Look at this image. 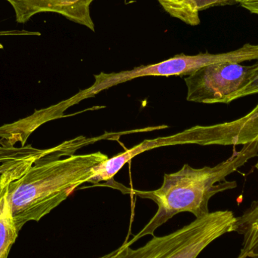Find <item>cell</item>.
<instances>
[{
    "label": "cell",
    "instance_id": "1",
    "mask_svg": "<svg viewBox=\"0 0 258 258\" xmlns=\"http://www.w3.org/2000/svg\"><path fill=\"white\" fill-rule=\"evenodd\" d=\"M101 139L77 137L60 144L58 150L34 162L5 172L7 199L18 230L30 221H40L67 200L83 183H88L95 166L108 159L101 152L74 155L83 147Z\"/></svg>",
    "mask_w": 258,
    "mask_h": 258
},
{
    "label": "cell",
    "instance_id": "2",
    "mask_svg": "<svg viewBox=\"0 0 258 258\" xmlns=\"http://www.w3.org/2000/svg\"><path fill=\"white\" fill-rule=\"evenodd\" d=\"M258 156V139L242 145L239 151L224 162L213 167L195 168L185 164L179 171L165 174L159 189L152 191L128 189L133 195L153 200L158 206L156 212L145 227L124 245L132 244L147 235H154L156 229L181 212H189L196 218L209 213L211 199L220 192L237 187V182L227 180V176L238 171L250 159Z\"/></svg>",
    "mask_w": 258,
    "mask_h": 258
},
{
    "label": "cell",
    "instance_id": "3",
    "mask_svg": "<svg viewBox=\"0 0 258 258\" xmlns=\"http://www.w3.org/2000/svg\"><path fill=\"white\" fill-rule=\"evenodd\" d=\"M236 217L232 211H216L196 218L176 231L153 237L141 248L122 244L99 258H197L218 238L232 233Z\"/></svg>",
    "mask_w": 258,
    "mask_h": 258
},
{
    "label": "cell",
    "instance_id": "4",
    "mask_svg": "<svg viewBox=\"0 0 258 258\" xmlns=\"http://www.w3.org/2000/svg\"><path fill=\"white\" fill-rule=\"evenodd\" d=\"M258 60V45L246 43L241 48L229 52L220 54L200 53L196 55L177 54L168 60L153 64L142 65L130 71L105 74L101 73L94 76L95 83L91 87L80 91L73 96L75 104L83 100L93 98L103 91L114 87L121 83L144 77H183L188 76L197 70L218 63H237Z\"/></svg>",
    "mask_w": 258,
    "mask_h": 258
},
{
    "label": "cell",
    "instance_id": "5",
    "mask_svg": "<svg viewBox=\"0 0 258 258\" xmlns=\"http://www.w3.org/2000/svg\"><path fill=\"white\" fill-rule=\"evenodd\" d=\"M248 66L218 63L197 70L184 78L186 100L201 104H227V100L245 85Z\"/></svg>",
    "mask_w": 258,
    "mask_h": 258
},
{
    "label": "cell",
    "instance_id": "6",
    "mask_svg": "<svg viewBox=\"0 0 258 258\" xmlns=\"http://www.w3.org/2000/svg\"><path fill=\"white\" fill-rule=\"evenodd\" d=\"M12 6L18 24H26L39 13H57L95 31L90 14L94 0H6Z\"/></svg>",
    "mask_w": 258,
    "mask_h": 258
},
{
    "label": "cell",
    "instance_id": "7",
    "mask_svg": "<svg viewBox=\"0 0 258 258\" xmlns=\"http://www.w3.org/2000/svg\"><path fill=\"white\" fill-rule=\"evenodd\" d=\"M180 144H199L202 146L218 145L216 129L215 125H197L186 129L176 135L155 139L145 140L132 148L134 154L138 155L158 147L168 146L180 145Z\"/></svg>",
    "mask_w": 258,
    "mask_h": 258
},
{
    "label": "cell",
    "instance_id": "8",
    "mask_svg": "<svg viewBox=\"0 0 258 258\" xmlns=\"http://www.w3.org/2000/svg\"><path fill=\"white\" fill-rule=\"evenodd\" d=\"M239 4V0H168L164 9L174 18L192 26L200 24L199 12L218 6Z\"/></svg>",
    "mask_w": 258,
    "mask_h": 258
},
{
    "label": "cell",
    "instance_id": "9",
    "mask_svg": "<svg viewBox=\"0 0 258 258\" xmlns=\"http://www.w3.org/2000/svg\"><path fill=\"white\" fill-rule=\"evenodd\" d=\"M5 172L0 175V258H8L19 233L8 201L7 178Z\"/></svg>",
    "mask_w": 258,
    "mask_h": 258
},
{
    "label": "cell",
    "instance_id": "10",
    "mask_svg": "<svg viewBox=\"0 0 258 258\" xmlns=\"http://www.w3.org/2000/svg\"><path fill=\"white\" fill-rule=\"evenodd\" d=\"M74 105V101H73L72 97H71L69 99L60 101L58 104L51 106V107H48V108L43 109V110H36L31 116H29V118L26 119H27V120L33 121V123L25 127L27 129H26V130L21 134V136L18 138L17 143L21 142V146H25L27 138H29L30 134H31L35 129L38 128L39 125L45 123V122H48V121L54 120V119H59V118L68 116V115H64V111H66L68 109L73 107ZM18 130H19V129H18ZM14 132H15V131H14ZM9 133H11V132H9ZM6 134H4V135H6ZM4 135H0V137Z\"/></svg>",
    "mask_w": 258,
    "mask_h": 258
},
{
    "label": "cell",
    "instance_id": "11",
    "mask_svg": "<svg viewBox=\"0 0 258 258\" xmlns=\"http://www.w3.org/2000/svg\"><path fill=\"white\" fill-rule=\"evenodd\" d=\"M49 149H38L31 144L21 147L7 146L0 142V165L12 162L36 161L49 153Z\"/></svg>",
    "mask_w": 258,
    "mask_h": 258
},
{
    "label": "cell",
    "instance_id": "12",
    "mask_svg": "<svg viewBox=\"0 0 258 258\" xmlns=\"http://www.w3.org/2000/svg\"><path fill=\"white\" fill-rule=\"evenodd\" d=\"M258 94V61L251 66H248V74L245 85L242 89L236 91L227 100V104H230L236 100Z\"/></svg>",
    "mask_w": 258,
    "mask_h": 258
},
{
    "label": "cell",
    "instance_id": "13",
    "mask_svg": "<svg viewBox=\"0 0 258 258\" xmlns=\"http://www.w3.org/2000/svg\"><path fill=\"white\" fill-rule=\"evenodd\" d=\"M239 4L250 13L258 15V0H239Z\"/></svg>",
    "mask_w": 258,
    "mask_h": 258
},
{
    "label": "cell",
    "instance_id": "14",
    "mask_svg": "<svg viewBox=\"0 0 258 258\" xmlns=\"http://www.w3.org/2000/svg\"><path fill=\"white\" fill-rule=\"evenodd\" d=\"M33 161H26V162H8V163L3 164L0 165V175L5 171H9V170L12 169L15 167L19 166V165H23V164L28 163V162H32Z\"/></svg>",
    "mask_w": 258,
    "mask_h": 258
},
{
    "label": "cell",
    "instance_id": "15",
    "mask_svg": "<svg viewBox=\"0 0 258 258\" xmlns=\"http://www.w3.org/2000/svg\"><path fill=\"white\" fill-rule=\"evenodd\" d=\"M158 1H159V3H161V2H162V0H158Z\"/></svg>",
    "mask_w": 258,
    "mask_h": 258
}]
</instances>
